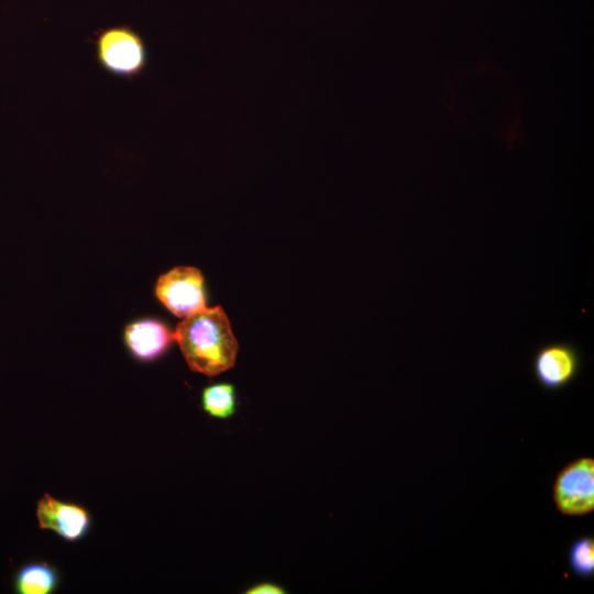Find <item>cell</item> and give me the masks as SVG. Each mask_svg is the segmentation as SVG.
Returning <instances> with one entry per match:
<instances>
[{
    "label": "cell",
    "instance_id": "6da1fadb",
    "mask_svg": "<svg viewBox=\"0 0 594 594\" xmlns=\"http://www.w3.org/2000/svg\"><path fill=\"white\" fill-rule=\"evenodd\" d=\"M174 339L194 372L216 376L235 363L238 341L220 306L206 307L183 318Z\"/></svg>",
    "mask_w": 594,
    "mask_h": 594
},
{
    "label": "cell",
    "instance_id": "7a4b0ae2",
    "mask_svg": "<svg viewBox=\"0 0 594 594\" xmlns=\"http://www.w3.org/2000/svg\"><path fill=\"white\" fill-rule=\"evenodd\" d=\"M91 43L99 67L123 80L141 76L148 65V50L142 35L129 24L101 28Z\"/></svg>",
    "mask_w": 594,
    "mask_h": 594
},
{
    "label": "cell",
    "instance_id": "3957f363",
    "mask_svg": "<svg viewBox=\"0 0 594 594\" xmlns=\"http://www.w3.org/2000/svg\"><path fill=\"white\" fill-rule=\"evenodd\" d=\"M553 502L558 512L582 516L594 510V459L578 458L565 464L553 483Z\"/></svg>",
    "mask_w": 594,
    "mask_h": 594
},
{
    "label": "cell",
    "instance_id": "277c9868",
    "mask_svg": "<svg viewBox=\"0 0 594 594\" xmlns=\"http://www.w3.org/2000/svg\"><path fill=\"white\" fill-rule=\"evenodd\" d=\"M155 295L172 314L179 318L206 308L204 277L195 267L178 266L161 275L155 286Z\"/></svg>",
    "mask_w": 594,
    "mask_h": 594
},
{
    "label": "cell",
    "instance_id": "5b68a950",
    "mask_svg": "<svg viewBox=\"0 0 594 594\" xmlns=\"http://www.w3.org/2000/svg\"><path fill=\"white\" fill-rule=\"evenodd\" d=\"M581 367V353L569 342L541 345L531 362L537 384L547 392H558L569 386L579 376Z\"/></svg>",
    "mask_w": 594,
    "mask_h": 594
},
{
    "label": "cell",
    "instance_id": "8992f818",
    "mask_svg": "<svg viewBox=\"0 0 594 594\" xmlns=\"http://www.w3.org/2000/svg\"><path fill=\"white\" fill-rule=\"evenodd\" d=\"M35 515L41 529L51 530L68 542L82 539L91 526L90 514L84 506L47 493L37 501Z\"/></svg>",
    "mask_w": 594,
    "mask_h": 594
},
{
    "label": "cell",
    "instance_id": "52a82bcc",
    "mask_svg": "<svg viewBox=\"0 0 594 594\" xmlns=\"http://www.w3.org/2000/svg\"><path fill=\"white\" fill-rule=\"evenodd\" d=\"M130 353L143 362L161 358L170 346L174 331L161 320L144 318L129 323L123 332Z\"/></svg>",
    "mask_w": 594,
    "mask_h": 594
},
{
    "label": "cell",
    "instance_id": "ba28073f",
    "mask_svg": "<svg viewBox=\"0 0 594 594\" xmlns=\"http://www.w3.org/2000/svg\"><path fill=\"white\" fill-rule=\"evenodd\" d=\"M58 583L59 575L53 565L44 561H32L15 571L12 586L18 594H51Z\"/></svg>",
    "mask_w": 594,
    "mask_h": 594
},
{
    "label": "cell",
    "instance_id": "9c48e42d",
    "mask_svg": "<svg viewBox=\"0 0 594 594\" xmlns=\"http://www.w3.org/2000/svg\"><path fill=\"white\" fill-rule=\"evenodd\" d=\"M201 406L213 418L227 419L237 408L235 388L230 383H217L207 386L201 393Z\"/></svg>",
    "mask_w": 594,
    "mask_h": 594
},
{
    "label": "cell",
    "instance_id": "30bf717a",
    "mask_svg": "<svg viewBox=\"0 0 594 594\" xmlns=\"http://www.w3.org/2000/svg\"><path fill=\"white\" fill-rule=\"evenodd\" d=\"M568 563L572 573L582 580L594 575V539L582 536L575 539L568 550Z\"/></svg>",
    "mask_w": 594,
    "mask_h": 594
},
{
    "label": "cell",
    "instance_id": "8fae6325",
    "mask_svg": "<svg viewBox=\"0 0 594 594\" xmlns=\"http://www.w3.org/2000/svg\"><path fill=\"white\" fill-rule=\"evenodd\" d=\"M246 594H283L286 593L283 587L272 582L258 583L250 587Z\"/></svg>",
    "mask_w": 594,
    "mask_h": 594
}]
</instances>
